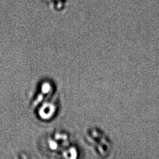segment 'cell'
<instances>
[{
	"label": "cell",
	"instance_id": "obj_1",
	"mask_svg": "<svg viewBox=\"0 0 159 159\" xmlns=\"http://www.w3.org/2000/svg\"><path fill=\"white\" fill-rule=\"evenodd\" d=\"M70 0H42L47 5L51 6L53 9H63Z\"/></svg>",
	"mask_w": 159,
	"mask_h": 159
}]
</instances>
